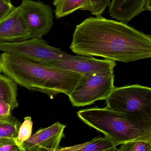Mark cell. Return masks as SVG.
Returning a JSON list of instances; mask_svg holds the SVG:
<instances>
[{
	"label": "cell",
	"instance_id": "cell-1",
	"mask_svg": "<svg viewBox=\"0 0 151 151\" xmlns=\"http://www.w3.org/2000/svg\"><path fill=\"white\" fill-rule=\"evenodd\" d=\"M70 48L79 56L128 63L151 57V35L101 16L77 25Z\"/></svg>",
	"mask_w": 151,
	"mask_h": 151
},
{
	"label": "cell",
	"instance_id": "cell-2",
	"mask_svg": "<svg viewBox=\"0 0 151 151\" xmlns=\"http://www.w3.org/2000/svg\"><path fill=\"white\" fill-rule=\"evenodd\" d=\"M0 74L29 91L45 93L52 99L59 93L69 96L81 77L4 52L0 54Z\"/></svg>",
	"mask_w": 151,
	"mask_h": 151
},
{
	"label": "cell",
	"instance_id": "cell-3",
	"mask_svg": "<svg viewBox=\"0 0 151 151\" xmlns=\"http://www.w3.org/2000/svg\"><path fill=\"white\" fill-rule=\"evenodd\" d=\"M77 115L116 146L137 140L151 141V118L113 111L106 107L82 109Z\"/></svg>",
	"mask_w": 151,
	"mask_h": 151
},
{
	"label": "cell",
	"instance_id": "cell-4",
	"mask_svg": "<svg viewBox=\"0 0 151 151\" xmlns=\"http://www.w3.org/2000/svg\"><path fill=\"white\" fill-rule=\"evenodd\" d=\"M113 111L151 119V89L139 84L114 87L106 100Z\"/></svg>",
	"mask_w": 151,
	"mask_h": 151
},
{
	"label": "cell",
	"instance_id": "cell-5",
	"mask_svg": "<svg viewBox=\"0 0 151 151\" xmlns=\"http://www.w3.org/2000/svg\"><path fill=\"white\" fill-rule=\"evenodd\" d=\"M0 51L41 63L59 60H79L87 57L68 54L59 48L49 45L42 37L33 38L17 43L0 41Z\"/></svg>",
	"mask_w": 151,
	"mask_h": 151
},
{
	"label": "cell",
	"instance_id": "cell-6",
	"mask_svg": "<svg viewBox=\"0 0 151 151\" xmlns=\"http://www.w3.org/2000/svg\"><path fill=\"white\" fill-rule=\"evenodd\" d=\"M114 73L81 75L68 96L73 106H85L99 100H106L114 89Z\"/></svg>",
	"mask_w": 151,
	"mask_h": 151
},
{
	"label": "cell",
	"instance_id": "cell-7",
	"mask_svg": "<svg viewBox=\"0 0 151 151\" xmlns=\"http://www.w3.org/2000/svg\"><path fill=\"white\" fill-rule=\"evenodd\" d=\"M19 7L28 24L31 38L42 37L50 32L54 24L50 6L41 1L23 0Z\"/></svg>",
	"mask_w": 151,
	"mask_h": 151
},
{
	"label": "cell",
	"instance_id": "cell-8",
	"mask_svg": "<svg viewBox=\"0 0 151 151\" xmlns=\"http://www.w3.org/2000/svg\"><path fill=\"white\" fill-rule=\"evenodd\" d=\"M43 64L77 73L81 76L93 73H114V68L116 66L114 61L107 59L98 60L93 57L79 60L52 61Z\"/></svg>",
	"mask_w": 151,
	"mask_h": 151
},
{
	"label": "cell",
	"instance_id": "cell-9",
	"mask_svg": "<svg viewBox=\"0 0 151 151\" xmlns=\"http://www.w3.org/2000/svg\"><path fill=\"white\" fill-rule=\"evenodd\" d=\"M66 125L59 122L37 131L21 146L27 151H56L64 137Z\"/></svg>",
	"mask_w": 151,
	"mask_h": 151
},
{
	"label": "cell",
	"instance_id": "cell-10",
	"mask_svg": "<svg viewBox=\"0 0 151 151\" xmlns=\"http://www.w3.org/2000/svg\"><path fill=\"white\" fill-rule=\"evenodd\" d=\"M30 38L29 26L19 7L0 21V41L17 43Z\"/></svg>",
	"mask_w": 151,
	"mask_h": 151
},
{
	"label": "cell",
	"instance_id": "cell-11",
	"mask_svg": "<svg viewBox=\"0 0 151 151\" xmlns=\"http://www.w3.org/2000/svg\"><path fill=\"white\" fill-rule=\"evenodd\" d=\"M151 4L150 0H113L109 13L111 17L126 24L143 11L151 12Z\"/></svg>",
	"mask_w": 151,
	"mask_h": 151
},
{
	"label": "cell",
	"instance_id": "cell-12",
	"mask_svg": "<svg viewBox=\"0 0 151 151\" xmlns=\"http://www.w3.org/2000/svg\"><path fill=\"white\" fill-rule=\"evenodd\" d=\"M117 146L106 137H95L89 142L61 147L56 151H116Z\"/></svg>",
	"mask_w": 151,
	"mask_h": 151
},
{
	"label": "cell",
	"instance_id": "cell-13",
	"mask_svg": "<svg viewBox=\"0 0 151 151\" xmlns=\"http://www.w3.org/2000/svg\"><path fill=\"white\" fill-rule=\"evenodd\" d=\"M53 4L55 7V17L60 19L78 9L87 10L90 6V0H55Z\"/></svg>",
	"mask_w": 151,
	"mask_h": 151
},
{
	"label": "cell",
	"instance_id": "cell-14",
	"mask_svg": "<svg viewBox=\"0 0 151 151\" xmlns=\"http://www.w3.org/2000/svg\"><path fill=\"white\" fill-rule=\"evenodd\" d=\"M17 86L15 82L0 74V100L7 102L12 110L19 105L17 100Z\"/></svg>",
	"mask_w": 151,
	"mask_h": 151
},
{
	"label": "cell",
	"instance_id": "cell-15",
	"mask_svg": "<svg viewBox=\"0 0 151 151\" xmlns=\"http://www.w3.org/2000/svg\"><path fill=\"white\" fill-rule=\"evenodd\" d=\"M21 122L14 116L0 120V138L12 139L16 141Z\"/></svg>",
	"mask_w": 151,
	"mask_h": 151
},
{
	"label": "cell",
	"instance_id": "cell-16",
	"mask_svg": "<svg viewBox=\"0 0 151 151\" xmlns=\"http://www.w3.org/2000/svg\"><path fill=\"white\" fill-rule=\"evenodd\" d=\"M32 126L33 122L31 117L29 116L25 117L18 131V135L16 139V143L17 145L21 146L23 143L30 137L32 134Z\"/></svg>",
	"mask_w": 151,
	"mask_h": 151
},
{
	"label": "cell",
	"instance_id": "cell-17",
	"mask_svg": "<svg viewBox=\"0 0 151 151\" xmlns=\"http://www.w3.org/2000/svg\"><path fill=\"white\" fill-rule=\"evenodd\" d=\"M117 151H151V141L137 140L121 145Z\"/></svg>",
	"mask_w": 151,
	"mask_h": 151
},
{
	"label": "cell",
	"instance_id": "cell-18",
	"mask_svg": "<svg viewBox=\"0 0 151 151\" xmlns=\"http://www.w3.org/2000/svg\"><path fill=\"white\" fill-rule=\"evenodd\" d=\"M110 0H91V4L88 11L96 17L100 16L106 8L109 6Z\"/></svg>",
	"mask_w": 151,
	"mask_h": 151
},
{
	"label": "cell",
	"instance_id": "cell-19",
	"mask_svg": "<svg viewBox=\"0 0 151 151\" xmlns=\"http://www.w3.org/2000/svg\"><path fill=\"white\" fill-rule=\"evenodd\" d=\"M22 149L14 139L0 138V151H19Z\"/></svg>",
	"mask_w": 151,
	"mask_h": 151
},
{
	"label": "cell",
	"instance_id": "cell-20",
	"mask_svg": "<svg viewBox=\"0 0 151 151\" xmlns=\"http://www.w3.org/2000/svg\"><path fill=\"white\" fill-rule=\"evenodd\" d=\"M15 8L10 0H0V21L9 15Z\"/></svg>",
	"mask_w": 151,
	"mask_h": 151
},
{
	"label": "cell",
	"instance_id": "cell-21",
	"mask_svg": "<svg viewBox=\"0 0 151 151\" xmlns=\"http://www.w3.org/2000/svg\"><path fill=\"white\" fill-rule=\"evenodd\" d=\"M12 109L10 105L6 101L0 100V120H4L11 116Z\"/></svg>",
	"mask_w": 151,
	"mask_h": 151
},
{
	"label": "cell",
	"instance_id": "cell-22",
	"mask_svg": "<svg viewBox=\"0 0 151 151\" xmlns=\"http://www.w3.org/2000/svg\"><path fill=\"white\" fill-rule=\"evenodd\" d=\"M19 151H26V150H24V149H21V150Z\"/></svg>",
	"mask_w": 151,
	"mask_h": 151
}]
</instances>
